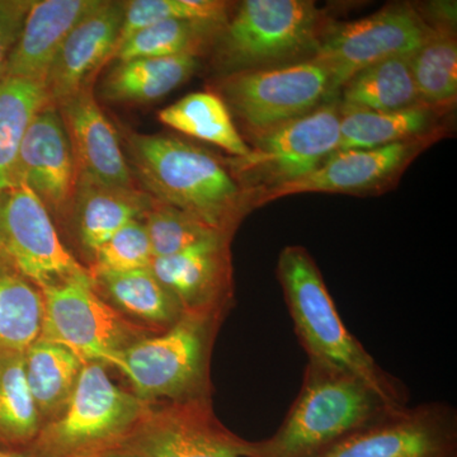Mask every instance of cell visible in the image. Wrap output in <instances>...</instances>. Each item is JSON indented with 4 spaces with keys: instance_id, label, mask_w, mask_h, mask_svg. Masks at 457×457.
Returning a JSON list of instances; mask_svg holds the SVG:
<instances>
[{
    "instance_id": "cell-35",
    "label": "cell",
    "mask_w": 457,
    "mask_h": 457,
    "mask_svg": "<svg viewBox=\"0 0 457 457\" xmlns=\"http://www.w3.org/2000/svg\"><path fill=\"white\" fill-rule=\"evenodd\" d=\"M32 0H0V82L5 79L9 56L18 40Z\"/></svg>"
},
{
    "instance_id": "cell-25",
    "label": "cell",
    "mask_w": 457,
    "mask_h": 457,
    "mask_svg": "<svg viewBox=\"0 0 457 457\" xmlns=\"http://www.w3.org/2000/svg\"><path fill=\"white\" fill-rule=\"evenodd\" d=\"M44 295L0 253V351L25 353L41 337Z\"/></svg>"
},
{
    "instance_id": "cell-11",
    "label": "cell",
    "mask_w": 457,
    "mask_h": 457,
    "mask_svg": "<svg viewBox=\"0 0 457 457\" xmlns=\"http://www.w3.org/2000/svg\"><path fill=\"white\" fill-rule=\"evenodd\" d=\"M0 253L40 288L89 272L62 245L49 210L25 185L0 194Z\"/></svg>"
},
{
    "instance_id": "cell-28",
    "label": "cell",
    "mask_w": 457,
    "mask_h": 457,
    "mask_svg": "<svg viewBox=\"0 0 457 457\" xmlns=\"http://www.w3.org/2000/svg\"><path fill=\"white\" fill-rule=\"evenodd\" d=\"M46 106L44 84L18 78L0 82V194L16 186L21 144L29 123Z\"/></svg>"
},
{
    "instance_id": "cell-12",
    "label": "cell",
    "mask_w": 457,
    "mask_h": 457,
    "mask_svg": "<svg viewBox=\"0 0 457 457\" xmlns=\"http://www.w3.org/2000/svg\"><path fill=\"white\" fill-rule=\"evenodd\" d=\"M246 446L248 441L216 420L209 400H194L153 404L140 425L112 450L141 457H245Z\"/></svg>"
},
{
    "instance_id": "cell-7",
    "label": "cell",
    "mask_w": 457,
    "mask_h": 457,
    "mask_svg": "<svg viewBox=\"0 0 457 457\" xmlns=\"http://www.w3.org/2000/svg\"><path fill=\"white\" fill-rule=\"evenodd\" d=\"M210 90L227 104L245 141L338 98L332 71L317 56L221 75Z\"/></svg>"
},
{
    "instance_id": "cell-15",
    "label": "cell",
    "mask_w": 457,
    "mask_h": 457,
    "mask_svg": "<svg viewBox=\"0 0 457 457\" xmlns=\"http://www.w3.org/2000/svg\"><path fill=\"white\" fill-rule=\"evenodd\" d=\"M227 234L204 240L179 253L154 258L153 273L176 299L183 314L221 318L233 303V266Z\"/></svg>"
},
{
    "instance_id": "cell-16",
    "label": "cell",
    "mask_w": 457,
    "mask_h": 457,
    "mask_svg": "<svg viewBox=\"0 0 457 457\" xmlns=\"http://www.w3.org/2000/svg\"><path fill=\"white\" fill-rule=\"evenodd\" d=\"M79 174L62 116L49 104L36 114L21 144L16 186L31 189L51 216L66 219Z\"/></svg>"
},
{
    "instance_id": "cell-5",
    "label": "cell",
    "mask_w": 457,
    "mask_h": 457,
    "mask_svg": "<svg viewBox=\"0 0 457 457\" xmlns=\"http://www.w3.org/2000/svg\"><path fill=\"white\" fill-rule=\"evenodd\" d=\"M221 318L183 314L164 332L143 337L122 352L114 369L149 403L209 400V362Z\"/></svg>"
},
{
    "instance_id": "cell-2",
    "label": "cell",
    "mask_w": 457,
    "mask_h": 457,
    "mask_svg": "<svg viewBox=\"0 0 457 457\" xmlns=\"http://www.w3.org/2000/svg\"><path fill=\"white\" fill-rule=\"evenodd\" d=\"M403 409L356 376L309 361L284 423L272 437L248 441L245 457H317Z\"/></svg>"
},
{
    "instance_id": "cell-32",
    "label": "cell",
    "mask_w": 457,
    "mask_h": 457,
    "mask_svg": "<svg viewBox=\"0 0 457 457\" xmlns=\"http://www.w3.org/2000/svg\"><path fill=\"white\" fill-rule=\"evenodd\" d=\"M123 4L125 12L116 50L147 27L171 20L227 22L236 7V3L225 0H130Z\"/></svg>"
},
{
    "instance_id": "cell-29",
    "label": "cell",
    "mask_w": 457,
    "mask_h": 457,
    "mask_svg": "<svg viewBox=\"0 0 457 457\" xmlns=\"http://www.w3.org/2000/svg\"><path fill=\"white\" fill-rule=\"evenodd\" d=\"M225 22L171 20L135 33L114 51L117 62L145 57L204 56L210 53Z\"/></svg>"
},
{
    "instance_id": "cell-4",
    "label": "cell",
    "mask_w": 457,
    "mask_h": 457,
    "mask_svg": "<svg viewBox=\"0 0 457 457\" xmlns=\"http://www.w3.org/2000/svg\"><path fill=\"white\" fill-rule=\"evenodd\" d=\"M332 17L312 0H245L213 42L216 77L293 64L318 54Z\"/></svg>"
},
{
    "instance_id": "cell-20",
    "label": "cell",
    "mask_w": 457,
    "mask_h": 457,
    "mask_svg": "<svg viewBox=\"0 0 457 457\" xmlns=\"http://www.w3.org/2000/svg\"><path fill=\"white\" fill-rule=\"evenodd\" d=\"M153 198L143 189L98 182L79 174L68 219L89 258L120 228L143 220Z\"/></svg>"
},
{
    "instance_id": "cell-13",
    "label": "cell",
    "mask_w": 457,
    "mask_h": 457,
    "mask_svg": "<svg viewBox=\"0 0 457 457\" xmlns=\"http://www.w3.org/2000/svg\"><path fill=\"white\" fill-rule=\"evenodd\" d=\"M444 137H428L374 149L338 150L308 176L282 186L262 198L272 201L302 194L374 196L393 188L408 165Z\"/></svg>"
},
{
    "instance_id": "cell-17",
    "label": "cell",
    "mask_w": 457,
    "mask_h": 457,
    "mask_svg": "<svg viewBox=\"0 0 457 457\" xmlns=\"http://www.w3.org/2000/svg\"><path fill=\"white\" fill-rule=\"evenodd\" d=\"M123 2L101 0L71 29L59 50L44 87L50 106L56 107L93 83L99 69L112 60L121 32Z\"/></svg>"
},
{
    "instance_id": "cell-22",
    "label": "cell",
    "mask_w": 457,
    "mask_h": 457,
    "mask_svg": "<svg viewBox=\"0 0 457 457\" xmlns=\"http://www.w3.org/2000/svg\"><path fill=\"white\" fill-rule=\"evenodd\" d=\"M192 55L145 57L117 62L101 84L102 97L116 104L159 101L191 79L200 68Z\"/></svg>"
},
{
    "instance_id": "cell-1",
    "label": "cell",
    "mask_w": 457,
    "mask_h": 457,
    "mask_svg": "<svg viewBox=\"0 0 457 457\" xmlns=\"http://www.w3.org/2000/svg\"><path fill=\"white\" fill-rule=\"evenodd\" d=\"M120 137L132 176L154 200L228 236L253 210L224 159L209 150L170 135L126 130Z\"/></svg>"
},
{
    "instance_id": "cell-27",
    "label": "cell",
    "mask_w": 457,
    "mask_h": 457,
    "mask_svg": "<svg viewBox=\"0 0 457 457\" xmlns=\"http://www.w3.org/2000/svg\"><path fill=\"white\" fill-rule=\"evenodd\" d=\"M159 121L173 130L212 144L231 156H245L248 144L237 131L227 104L212 90L189 93L158 113Z\"/></svg>"
},
{
    "instance_id": "cell-3",
    "label": "cell",
    "mask_w": 457,
    "mask_h": 457,
    "mask_svg": "<svg viewBox=\"0 0 457 457\" xmlns=\"http://www.w3.org/2000/svg\"><path fill=\"white\" fill-rule=\"evenodd\" d=\"M278 278L309 361L356 376L394 407H407L408 394L403 384L384 371L343 324L320 270L306 248L282 249Z\"/></svg>"
},
{
    "instance_id": "cell-36",
    "label": "cell",
    "mask_w": 457,
    "mask_h": 457,
    "mask_svg": "<svg viewBox=\"0 0 457 457\" xmlns=\"http://www.w3.org/2000/svg\"><path fill=\"white\" fill-rule=\"evenodd\" d=\"M87 457H141L139 455H135V453H125V451L120 450H110L104 451V453H95V455H90Z\"/></svg>"
},
{
    "instance_id": "cell-33",
    "label": "cell",
    "mask_w": 457,
    "mask_h": 457,
    "mask_svg": "<svg viewBox=\"0 0 457 457\" xmlns=\"http://www.w3.org/2000/svg\"><path fill=\"white\" fill-rule=\"evenodd\" d=\"M143 222L154 258L179 253L197 243L224 234L207 227L182 210L154 198Z\"/></svg>"
},
{
    "instance_id": "cell-8",
    "label": "cell",
    "mask_w": 457,
    "mask_h": 457,
    "mask_svg": "<svg viewBox=\"0 0 457 457\" xmlns=\"http://www.w3.org/2000/svg\"><path fill=\"white\" fill-rule=\"evenodd\" d=\"M245 143L248 154L224 161L254 210L261 207L267 194L303 179L338 152L339 98L255 135Z\"/></svg>"
},
{
    "instance_id": "cell-18",
    "label": "cell",
    "mask_w": 457,
    "mask_h": 457,
    "mask_svg": "<svg viewBox=\"0 0 457 457\" xmlns=\"http://www.w3.org/2000/svg\"><path fill=\"white\" fill-rule=\"evenodd\" d=\"M93 86L87 84L56 106L79 173L106 185L135 187L121 137L99 106Z\"/></svg>"
},
{
    "instance_id": "cell-14",
    "label": "cell",
    "mask_w": 457,
    "mask_h": 457,
    "mask_svg": "<svg viewBox=\"0 0 457 457\" xmlns=\"http://www.w3.org/2000/svg\"><path fill=\"white\" fill-rule=\"evenodd\" d=\"M456 411L444 403L404 408L317 457H456Z\"/></svg>"
},
{
    "instance_id": "cell-6",
    "label": "cell",
    "mask_w": 457,
    "mask_h": 457,
    "mask_svg": "<svg viewBox=\"0 0 457 457\" xmlns=\"http://www.w3.org/2000/svg\"><path fill=\"white\" fill-rule=\"evenodd\" d=\"M107 366L87 362L73 396L56 420L42 427L27 457H87L112 450L147 416L153 404L117 386Z\"/></svg>"
},
{
    "instance_id": "cell-26",
    "label": "cell",
    "mask_w": 457,
    "mask_h": 457,
    "mask_svg": "<svg viewBox=\"0 0 457 457\" xmlns=\"http://www.w3.org/2000/svg\"><path fill=\"white\" fill-rule=\"evenodd\" d=\"M342 107L368 111H398L420 106L411 56L392 57L362 69L339 90Z\"/></svg>"
},
{
    "instance_id": "cell-24",
    "label": "cell",
    "mask_w": 457,
    "mask_h": 457,
    "mask_svg": "<svg viewBox=\"0 0 457 457\" xmlns=\"http://www.w3.org/2000/svg\"><path fill=\"white\" fill-rule=\"evenodd\" d=\"M23 359L27 386L44 427L64 411L86 362L64 345L41 338L27 348Z\"/></svg>"
},
{
    "instance_id": "cell-30",
    "label": "cell",
    "mask_w": 457,
    "mask_h": 457,
    "mask_svg": "<svg viewBox=\"0 0 457 457\" xmlns=\"http://www.w3.org/2000/svg\"><path fill=\"white\" fill-rule=\"evenodd\" d=\"M41 428L27 386L23 353L0 351V449L25 453Z\"/></svg>"
},
{
    "instance_id": "cell-10",
    "label": "cell",
    "mask_w": 457,
    "mask_h": 457,
    "mask_svg": "<svg viewBox=\"0 0 457 457\" xmlns=\"http://www.w3.org/2000/svg\"><path fill=\"white\" fill-rule=\"evenodd\" d=\"M433 29L409 3H393L361 20L333 25L319 47L337 92L362 69L398 56H411L432 35Z\"/></svg>"
},
{
    "instance_id": "cell-23",
    "label": "cell",
    "mask_w": 457,
    "mask_h": 457,
    "mask_svg": "<svg viewBox=\"0 0 457 457\" xmlns=\"http://www.w3.org/2000/svg\"><path fill=\"white\" fill-rule=\"evenodd\" d=\"M96 290L123 317L147 324L152 332L170 329L182 318L179 303L158 281L152 269L95 276Z\"/></svg>"
},
{
    "instance_id": "cell-37",
    "label": "cell",
    "mask_w": 457,
    "mask_h": 457,
    "mask_svg": "<svg viewBox=\"0 0 457 457\" xmlns=\"http://www.w3.org/2000/svg\"><path fill=\"white\" fill-rule=\"evenodd\" d=\"M0 457H27L25 453H20V451H12L0 449Z\"/></svg>"
},
{
    "instance_id": "cell-31",
    "label": "cell",
    "mask_w": 457,
    "mask_h": 457,
    "mask_svg": "<svg viewBox=\"0 0 457 457\" xmlns=\"http://www.w3.org/2000/svg\"><path fill=\"white\" fill-rule=\"evenodd\" d=\"M432 35L411 56L418 96L427 106L453 111L457 96V42L453 27H432Z\"/></svg>"
},
{
    "instance_id": "cell-19",
    "label": "cell",
    "mask_w": 457,
    "mask_h": 457,
    "mask_svg": "<svg viewBox=\"0 0 457 457\" xmlns=\"http://www.w3.org/2000/svg\"><path fill=\"white\" fill-rule=\"evenodd\" d=\"M101 0H32L7 66L5 78L44 84L71 29Z\"/></svg>"
},
{
    "instance_id": "cell-34",
    "label": "cell",
    "mask_w": 457,
    "mask_h": 457,
    "mask_svg": "<svg viewBox=\"0 0 457 457\" xmlns=\"http://www.w3.org/2000/svg\"><path fill=\"white\" fill-rule=\"evenodd\" d=\"M154 260L143 220H134L120 228L99 246L90 258V276L125 273L149 269Z\"/></svg>"
},
{
    "instance_id": "cell-21",
    "label": "cell",
    "mask_w": 457,
    "mask_h": 457,
    "mask_svg": "<svg viewBox=\"0 0 457 457\" xmlns=\"http://www.w3.org/2000/svg\"><path fill=\"white\" fill-rule=\"evenodd\" d=\"M451 111L420 104L398 111H368L339 104V150L374 149L428 137H445Z\"/></svg>"
},
{
    "instance_id": "cell-9",
    "label": "cell",
    "mask_w": 457,
    "mask_h": 457,
    "mask_svg": "<svg viewBox=\"0 0 457 457\" xmlns=\"http://www.w3.org/2000/svg\"><path fill=\"white\" fill-rule=\"evenodd\" d=\"M41 339L64 345L83 362L113 368L129 345L152 330L123 317L97 293L90 272L41 288Z\"/></svg>"
}]
</instances>
